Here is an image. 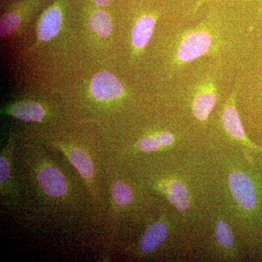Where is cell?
Listing matches in <instances>:
<instances>
[{"label":"cell","mask_w":262,"mask_h":262,"mask_svg":"<svg viewBox=\"0 0 262 262\" xmlns=\"http://www.w3.org/2000/svg\"><path fill=\"white\" fill-rule=\"evenodd\" d=\"M219 13H209L199 24L180 29L174 37L171 48V64L174 70L203 57L220 56L231 45V26Z\"/></svg>","instance_id":"obj_1"},{"label":"cell","mask_w":262,"mask_h":262,"mask_svg":"<svg viewBox=\"0 0 262 262\" xmlns=\"http://www.w3.org/2000/svg\"><path fill=\"white\" fill-rule=\"evenodd\" d=\"M10 174V166L8 159L2 155L0 158V181L1 184H5L9 179Z\"/></svg>","instance_id":"obj_18"},{"label":"cell","mask_w":262,"mask_h":262,"mask_svg":"<svg viewBox=\"0 0 262 262\" xmlns=\"http://www.w3.org/2000/svg\"><path fill=\"white\" fill-rule=\"evenodd\" d=\"M174 136L168 131H163L158 135L144 138L139 141L138 146L142 151H157L162 147H166L173 144Z\"/></svg>","instance_id":"obj_13"},{"label":"cell","mask_w":262,"mask_h":262,"mask_svg":"<svg viewBox=\"0 0 262 262\" xmlns=\"http://www.w3.org/2000/svg\"><path fill=\"white\" fill-rule=\"evenodd\" d=\"M112 192L115 203L120 206L128 204L132 200V189L126 183L122 181L114 183Z\"/></svg>","instance_id":"obj_16"},{"label":"cell","mask_w":262,"mask_h":262,"mask_svg":"<svg viewBox=\"0 0 262 262\" xmlns=\"http://www.w3.org/2000/svg\"><path fill=\"white\" fill-rule=\"evenodd\" d=\"M239 80L226 102L222 113V122L225 130L232 137L241 141L247 140L246 133L241 123L238 112L235 106L236 97L239 89Z\"/></svg>","instance_id":"obj_5"},{"label":"cell","mask_w":262,"mask_h":262,"mask_svg":"<svg viewBox=\"0 0 262 262\" xmlns=\"http://www.w3.org/2000/svg\"><path fill=\"white\" fill-rule=\"evenodd\" d=\"M10 113L24 121L39 122L44 118L46 112L40 104L35 102H20L12 106Z\"/></svg>","instance_id":"obj_10"},{"label":"cell","mask_w":262,"mask_h":262,"mask_svg":"<svg viewBox=\"0 0 262 262\" xmlns=\"http://www.w3.org/2000/svg\"><path fill=\"white\" fill-rule=\"evenodd\" d=\"M219 63L208 72L193 78L189 84L191 112L199 121L208 120L219 99Z\"/></svg>","instance_id":"obj_2"},{"label":"cell","mask_w":262,"mask_h":262,"mask_svg":"<svg viewBox=\"0 0 262 262\" xmlns=\"http://www.w3.org/2000/svg\"><path fill=\"white\" fill-rule=\"evenodd\" d=\"M62 13L56 6L46 10L38 24L37 35L39 40L47 42L56 37L61 29Z\"/></svg>","instance_id":"obj_8"},{"label":"cell","mask_w":262,"mask_h":262,"mask_svg":"<svg viewBox=\"0 0 262 262\" xmlns=\"http://www.w3.org/2000/svg\"><path fill=\"white\" fill-rule=\"evenodd\" d=\"M69 159L83 178L90 179L94 176V165L82 149L74 148L68 153Z\"/></svg>","instance_id":"obj_12"},{"label":"cell","mask_w":262,"mask_h":262,"mask_svg":"<svg viewBox=\"0 0 262 262\" xmlns=\"http://www.w3.org/2000/svg\"><path fill=\"white\" fill-rule=\"evenodd\" d=\"M21 22L20 15L16 12H10L3 15L0 22L1 37H6L18 29Z\"/></svg>","instance_id":"obj_17"},{"label":"cell","mask_w":262,"mask_h":262,"mask_svg":"<svg viewBox=\"0 0 262 262\" xmlns=\"http://www.w3.org/2000/svg\"><path fill=\"white\" fill-rule=\"evenodd\" d=\"M156 20L151 15H141L136 20L131 32V42L136 51H141L147 46L154 32Z\"/></svg>","instance_id":"obj_7"},{"label":"cell","mask_w":262,"mask_h":262,"mask_svg":"<svg viewBox=\"0 0 262 262\" xmlns=\"http://www.w3.org/2000/svg\"><path fill=\"white\" fill-rule=\"evenodd\" d=\"M215 237L223 247L231 248L234 246V237L232 229L225 221L219 220L215 224Z\"/></svg>","instance_id":"obj_15"},{"label":"cell","mask_w":262,"mask_h":262,"mask_svg":"<svg viewBox=\"0 0 262 262\" xmlns=\"http://www.w3.org/2000/svg\"><path fill=\"white\" fill-rule=\"evenodd\" d=\"M91 92L97 99L108 101L120 97L123 93V87L116 76L108 71H103L93 77Z\"/></svg>","instance_id":"obj_4"},{"label":"cell","mask_w":262,"mask_h":262,"mask_svg":"<svg viewBox=\"0 0 262 262\" xmlns=\"http://www.w3.org/2000/svg\"><path fill=\"white\" fill-rule=\"evenodd\" d=\"M168 201L179 211H185L189 208V198L187 187L182 182L173 181L164 189Z\"/></svg>","instance_id":"obj_11"},{"label":"cell","mask_w":262,"mask_h":262,"mask_svg":"<svg viewBox=\"0 0 262 262\" xmlns=\"http://www.w3.org/2000/svg\"><path fill=\"white\" fill-rule=\"evenodd\" d=\"M89 27L99 37H106L113 32V24L108 13L96 10L90 18Z\"/></svg>","instance_id":"obj_14"},{"label":"cell","mask_w":262,"mask_h":262,"mask_svg":"<svg viewBox=\"0 0 262 262\" xmlns=\"http://www.w3.org/2000/svg\"><path fill=\"white\" fill-rule=\"evenodd\" d=\"M208 1H210V0H196L195 3H194V4L192 7V13H196V11H198V10L201 8L202 5H204L205 3Z\"/></svg>","instance_id":"obj_19"},{"label":"cell","mask_w":262,"mask_h":262,"mask_svg":"<svg viewBox=\"0 0 262 262\" xmlns=\"http://www.w3.org/2000/svg\"><path fill=\"white\" fill-rule=\"evenodd\" d=\"M98 6L105 7L110 3V0H93Z\"/></svg>","instance_id":"obj_20"},{"label":"cell","mask_w":262,"mask_h":262,"mask_svg":"<svg viewBox=\"0 0 262 262\" xmlns=\"http://www.w3.org/2000/svg\"><path fill=\"white\" fill-rule=\"evenodd\" d=\"M229 183L231 192L239 206L246 210L252 209L256 203V192L251 179L242 172H234Z\"/></svg>","instance_id":"obj_3"},{"label":"cell","mask_w":262,"mask_h":262,"mask_svg":"<svg viewBox=\"0 0 262 262\" xmlns=\"http://www.w3.org/2000/svg\"><path fill=\"white\" fill-rule=\"evenodd\" d=\"M168 234V228L164 222L159 221L150 225L144 232L139 243L141 251L149 253L154 251L165 241Z\"/></svg>","instance_id":"obj_9"},{"label":"cell","mask_w":262,"mask_h":262,"mask_svg":"<svg viewBox=\"0 0 262 262\" xmlns=\"http://www.w3.org/2000/svg\"><path fill=\"white\" fill-rule=\"evenodd\" d=\"M39 186L44 192L51 196H61L67 192V182L61 172L52 165L43 167L37 176Z\"/></svg>","instance_id":"obj_6"}]
</instances>
